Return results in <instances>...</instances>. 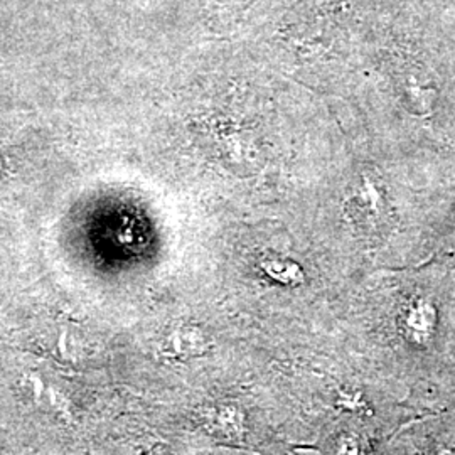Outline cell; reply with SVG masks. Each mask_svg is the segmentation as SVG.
Listing matches in <instances>:
<instances>
[{"instance_id": "1", "label": "cell", "mask_w": 455, "mask_h": 455, "mask_svg": "<svg viewBox=\"0 0 455 455\" xmlns=\"http://www.w3.org/2000/svg\"><path fill=\"white\" fill-rule=\"evenodd\" d=\"M203 423L220 439L240 440L243 437L244 413L235 405H214L203 411Z\"/></svg>"}, {"instance_id": "2", "label": "cell", "mask_w": 455, "mask_h": 455, "mask_svg": "<svg viewBox=\"0 0 455 455\" xmlns=\"http://www.w3.org/2000/svg\"><path fill=\"white\" fill-rule=\"evenodd\" d=\"M206 336L196 327H180L167 336L164 355L174 359H191L203 356L208 351Z\"/></svg>"}, {"instance_id": "3", "label": "cell", "mask_w": 455, "mask_h": 455, "mask_svg": "<svg viewBox=\"0 0 455 455\" xmlns=\"http://www.w3.org/2000/svg\"><path fill=\"white\" fill-rule=\"evenodd\" d=\"M402 329L408 341L425 344L435 331V310L425 300L411 304L402 317Z\"/></svg>"}, {"instance_id": "4", "label": "cell", "mask_w": 455, "mask_h": 455, "mask_svg": "<svg viewBox=\"0 0 455 455\" xmlns=\"http://www.w3.org/2000/svg\"><path fill=\"white\" fill-rule=\"evenodd\" d=\"M265 274L283 285H299L304 280V274L299 265L292 261L268 260L263 265Z\"/></svg>"}, {"instance_id": "5", "label": "cell", "mask_w": 455, "mask_h": 455, "mask_svg": "<svg viewBox=\"0 0 455 455\" xmlns=\"http://www.w3.org/2000/svg\"><path fill=\"white\" fill-rule=\"evenodd\" d=\"M336 455H361V443L356 435H344L336 445Z\"/></svg>"}, {"instance_id": "6", "label": "cell", "mask_w": 455, "mask_h": 455, "mask_svg": "<svg viewBox=\"0 0 455 455\" xmlns=\"http://www.w3.org/2000/svg\"><path fill=\"white\" fill-rule=\"evenodd\" d=\"M425 455H455L451 449H445V447H439V449H435V451H430L428 454Z\"/></svg>"}, {"instance_id": "7", "label": "cell", "mask_w": 455, "mask_h": 455, "mask_svg": "<svg viewBox=\"0 0 455 455\" xmlns=\"http://www.w3.org/2000/svg\"><path fill=\"white\" fill-rule=\"evenodd\" d=\"M150 455H165V454H150Z\"/></svg>"}]
</instances>
